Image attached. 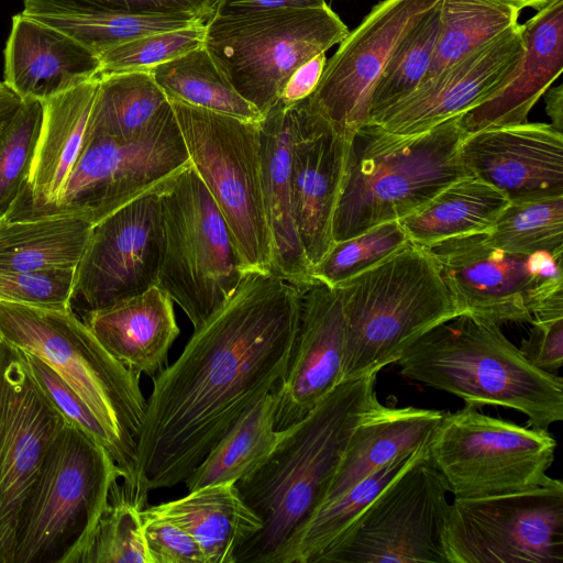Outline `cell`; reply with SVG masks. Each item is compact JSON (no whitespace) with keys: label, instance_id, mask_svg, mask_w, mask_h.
Instances as JSON below:
<instances>
[{"label":"cell","instance_id":"obj_18","mask_svg":"<svg viewBox=\"0 0 563 563\" xmlns=\"http://www.w3.org/2000/svg\"><path fill=\"white\" fill-rule=\"evenodd\" d=\"M441 0H382L349 31L325 62L307 97L309 107L339 133L350 136L368 122L369 101L394 51Z\"/></svg>","mask_w":563,"mask_h":563},{"label":"cell","instance_id":"obj_14","mask_svg":"<svg viewBox=\"0 0 563 563\" xmlns=\"http://www.w3.org/2000/svg\"><path fill=\"white\" fill-rule=\"evenodd\" d=\"M189 164L168 101L148 130L135 140L87 136L57 203L19 219L77 216L96 224Z\"/></svg>","mask_w":563,"mask_h":563},{"label":"cell","instance_id":"obj_12","mask_svg":"<svg viewBox=\"0 0 563 563\" xmlns=\"http://www.w3.org/2000/svg\"><path fill=\"white\" fill-rule=\"evenodd\" d=\"M548 432L482 413L465 404L444 412L428 443L429 457L454 498H476L540 486L555 456Z\"/></svg>","mask_w":563,"mask_h":563},{"label":"cell","instance_id":"obj_50","mask_svg":"<svg viewBox=\"0 0 563 563\" xmlns=\"http://www.w3.org/2000/svg\"><path fill=\"white\" fill-rule=\"evenodd\" d=\"M325 0H218L213 15L241 14L275 9L322 7Z\"/></svg>","mask_w":563,"mask_h":563},{"label":"cell","instance_id":"obj_5","mask_svg":"<svg viewBox=\"0 0 563 563\" xmlns=\"http://www.w3.org/2000/svg\"><path fill=\"white\" fill-rule=\"evenodd\" d=\"M0 336L46 363L103 429L122 482L136 486V446L146 400L139 374L115 360L70 309L0 301Z\"/></svg>","mask_w":563,"mask_h":563},{"label":"cell","instance_id":"obj_16","mask_svg":"<svg viewBox=\"0 0 563 563\" xmlns=\"http://www.w3.org/2000/svg\"><path fill=\"white\" fill-rule=\"evenodd\" d=\"M2 339V338H1ZM67 423L34 382L21 353L0 349V563H13L24 503L45 455Z\"/></svg>","mask_w":563,"mask_h":563},{"label":"cell","instance_id":"obj_34","mask_svg":"<svg viewBox=\"0 0 563 563\" xmlns=\"http://www.w3.org/2000/svg\"><path fill=\"white\" fill-rule=\"evenodd\" d=\"M428 443L375 472L334 500L318 507L286 543L275 563H318L320 556L384 487L427 451Z\"/></svg>","mask_w":563,"mask_h":563},{"label":"cell","instance_id":"obj_40","mask_svg":"<svg viewBox=\"0 0 563 563\" xmlns=\"http://www.w3.org/2000/svg\"><path fill=\"white\" fill-rule=\"evenodd\" d=\"M441 26V1L401 40L378 79L368 120L411 93L426 78Z\"/></svg>","mask_w":563,"mask_h":563},{"label":"cell","instance_id":"obj_47","mask_svg":"<svg viewBox=\"0 0 563 563\" xmlns=\"http://www.w3.org/2000/svg\"><path fill=\"white\" fill-rule=\"evenodd\" d=\"M75 3L120 13L186 15L207 22L218 0H68Z\"/></svg>","mask_w":563,"mask_h":563},{"label":"cell","instance_id":"obj_41","mask_svg":"<svg viewBox=\"0 0 563 563\" xmlns=\"http://www.w3.org/2000/svg\"><path fill=\"white\" fill-rule=\"evenodd\" d=\"M409 243L399 221L376 225L353 238L334 242L324 256L312 265L311 276L314 282L335 288Z\"/></svg>","mask_w":563,"mask_h":563},{"label":"cell","instance_id":"obj_22","mask_svg":"<svg viewBox=\"0 0 563 563\" xmlns=\"http://www.w3.org/2000/svg\"><path fill=\"white\" fill-rule=\"evenodd\" d=\"M460 155L470 173L509 202L563 196V133L525 122L466 134Z\"/></svg>","mask_w":563,"mask_h":563},{"label":"cell","instance_id":"obj_39","mask_svg":"<svg viewBox=\"0 0 563 563\" xmlns=\"http://www.w3.org/2000/svg\"><path fill=\"white\" fill-rule=\"evenodd\" d=\"M485 236L511 253L563 254V196L509 202Z\"/></svg>","mask_w":563,"mask_h":563},{"label":"cell","instance_id":"obj_43","mask_svg":"<svg viewBox=\"0 0 563 563\" xmlns=\"http://www.w3.org/2000/svg\"><path fill=\"white\" fill-rule=\"evenodd\" d=\"M205 23L147 34L117 45L99 55L100 74L150 71L202 45Z\"/></svg>","mask_w":563,"mask_h":563},{"label":"cell","instance_id":"obj_51","mask_svg":"<svg viewBox=\"0 0 563 563\" xmlns=\"http://www.w3.org/2000/svg\"><path fill=\"white\" fill-rule=\"evenodd\" d=\"M544 95L545 113L551 125L559 132L563 129V85L549 87Z\"/></svg>","mask_w":563,"mask_h":563},{"label":"cell","instance_id":"obj_21","mask_svg":"<svg viewBox=\"0 0 563 563\" xmlns=\"http://www.w3.org/2000/svg\"><path fill=\"white\" fill-rule=\"evenodd\" d=\"M345 322L336 289L313 283L301 289L294 350L276 396V430L303 419L342 382Z\"/></svg>","mask_w":563,"mask_h":563},{"label":"cell","instance_id":"obj_8","mask_svg":"<svg viewBox=\"0 0 563 563\" xmlns=\"http://www.w3.org/2000/svg\"><path fill=\"white\" fill-rule=\"evenodd\" d=\"M347 33L345 23L325 3L212 15L205 23L202 45L233 88L264 115L300 66Z\"/></svg>","mask_w":563,"mask_h":563},{"label":"cell","instance_id":"obj_29","mask_svg":"<svg viewBox=\"0 0 563 563\" xmlns=\"http://www.w3.org/2000/svg\"><path fill=\"white\" fill-rule=\"evenodd\" d=\"M157 506L191 534L206 563H235L240 549L263 526L234 483L208 485Z\"/></svg>","mask_w":563,"mask_h":563},{"label":"cell","instance_id":"obj_26","mask_svg":"<svg viewBox=\"0 0 563 563\" xmlns=\"http://www.w3.org/2000/svg\"><path fill=\"white\" fill-rule=\"evenodd\" d=\"M522 25L525 53L518 73L497 95L463 113L466 134L520 124L563 69V0L540 9Z\"/></svg>","mask_w":563,"mask_h":563},{"label":"cell","instance_id":"obj_24","mask_svg":"<svg viewBox=\"0 0 563 563\" xmlns=\"http://www.w3.org/2000/svg\"><path fill=\"white\" fill-rule=\"evenodd\" d=\"M99 77L42 102L41 131L29 181L7 219L57 203L87 139Z\"/></svg>","mask_w":563,"mask_h":563},{"label":"cell","instance_id":"obj_31","mask_svg":"<svg viewBox=\"0 0 563 563\" xmlns=\"http://www.w3.org/2000/svg\"><path fill=\"white\" fill-rule=\"evenodd\" d=\"M93 224L77 216L0 222V272L76 269Z\"/></svg>","mask_w":563,"mask_h":563},{"label":"cell","instance_id":"obj_3","mask_svg":"<svg viewBox=\"0 0 563 563\" xmlns=\"http://www.w3.org/2000/svg\"><path fill=\"white\" fill-rule=\"evenodd\" d=\"M396 363L405 378L476 408L515 409L532 428L563 420V379L531 365L490 320L460 313L424 332Z\"/></svg>","mask_w":563,"mask_h":563},{"label":"cell","instance_id":"obj_25","mask_svg":"<svg viewBox=\"0 0 563 563\" xmlns=\"http://www.w3.org/2000/svg\"><path fill=\"white\" fill-rule=\"evenodd\" d=\"M78 317L115 360L151 378L168 366L169 349L179 335L173 300L157 285Z\"/></svg>","mask_w":563,"mask_h":563},{"label":"cell","instance_id":"obj_35","mask_svg":"<svg viewBox=\"0 0 563 563\" xmlns=\"http://www.w3.org/2000/svg\"><path fill=\"white\" fill-rule=\"evenodd\" d=\"M168 101L148 71L99 75L87 136L135 140Z\"/></svg>","mask_w":563,"mask_h":563},{"label":"cell","instance_id":"obj_45","mask_svg":"<svg viewBox=\"0 0 563 563\" xmlns=\"http://www.w3.org/2000/svg\"><path fill=\"white\" fill-rule=\"evenodd\" d=\"M19 351L30 375L65 420L79 428L108 452L107 435L81 399L41 358L31 353Z\"/></svg>","mask_w":563,"mask_h":563},{"label":"cell","instance_id":"obj_19","mask_svg":"<svg viewBox=\"0 0 563 563\" xmlns=\"http://www.w3.org/2000/svg\"><path fill=\"white\" fill-rule=\"evenodd\" d=\"M523 53L522 25L517 23L439 75L423 80L368 122L395 134L423 133L501 91L518 73Z\"/></svg>","mask_w":563,"mask_h":563},{"label":"cell","instance_id":"obj_48","mask_svg":"<svg viewBox=\"0 0 563 563\" xmlns=\"http://www.w3.org/2000/svg\"><path fill=\"white\" fill-rule=\"evenodd\" d=\"M534 367L553 373L563 364V317L531 323L528 338L518 347Z\"/></svg>","mask_w":563,"mask_h":563},{"label":"cell","instance_id":"obj_49","mask_svg":"<svg viewBox=\"0 0 563 563\" xmlns=\"http://www.w3.org/2000/svg\"><path fill=\"white\" fill-rule=\"evenodd\" d=\"M325 62V53H321L300 66L289 78L279 100L292 104L309 97L318 85Z\"/></svg>","mask_w":563,"mask_h":563},{"label":"cell","instance_id":"obj_15","mask_svg":"<svg viewBox=\"0 0 563 563\" xmlns=\"http://www.w3.org/2000/svg\"><path fill=\"white\" fill-rule=\"evenodd\" d=\"M448 563H561L563 483L454 498L443 533Z\"/></svg>","mask_w":563,"mask_h":563},{"label":"cell","instance_id":"obj_54","mask_svg":"<svg viewBox=\"0 0 563 563\" xmlns=\"http://www.w3.org/2000/svg\"><path fill=\"white\" fill-rule=\"evenodd\" d=\"M1 344H2V339H1V336H0V349H1Z\"/></svg>","mask_w":563,"mask_h":563},{"label":"cell","instance_id":"obj_37","mask_svg":"<svg viewBox=\"0 0 563 563\" xmlns=\"http://www.w3.org/2000/svg\"><path fill=\"white\" fill-rule=\"evenodd\" d=\"M519 14V9L498 0H441L440 32L423 80L517 24Z\"/></svg>","mask_w":563,"mask_h":563},{"label":"cell","instance_id":"obj_4","mask_svg":"<svg viewBox=\"0 0 563 563\" xmlns=\"http://www.w3.org/2000/svg\"><path fill=\"white\" fill-rule=\"evenodd\" d=\"M461 115L413 135L395 134L373 122L355 130L347 141L333 241L398 221L452 183L472 176L460 155L466 135Z\"/></svg>","mask_w":563,"mask_h":563},{"label":"cell","instance_id":"obj_23","mask_svg":"<svg viewBox=\"0 0 563 563\" xmlns=\"http://www.w3.org/2000/svg\"><path fill=\"white\" fill-rule=\"evenodd\" d=\"M3 60V82L22 101L43 102L100 74L97 54L21 12L12 18Z\"/></svg>","mask_w":563,"mask_h":563},{"label":"cell","instance_id":"obj_28","mask_svg":"<svg viewBox=\"0 0 563 563\" xmlns=\"http://www.w3.org/2000/svg\"><path fill=\"white\" fill-rule=\"evenodd\" d=\"M445 411L386 407L380 401L355 427L320 503L328 504L397 459L426 445Z\"/></svg>","mask_w":563,"mask_h":563},{"label":"cell","instance_id":"obj_36","mask_svg":"<svg viewBox=\"0 0 563 563\" xmlns=\"http://www.w3.org/2000/svg\"><path fill=\"white\" fill-rule=\"evenodd\" d=\"M169 101H179L249 122L261 112L222 75L203 45L148 71Z\"/></svg>","mask_w":563,"mask_h":563},{"label":"cell","instance_id":"obj_11","mask_svg":"<svg viewBox=\"0 0 563 563\" xmlns=\"http://www.w3.org/2000/svg\"><path fill=\"white\" fill-rule=\"evenodd\" d=\"M434 261L462 313L498 325L563 317V254L511 253L485 232L421 246Z\"/></svg>","mask_w":563,"mask_h":563},{"label":"cell","instance_id":"obj_1","mask_svg":"<svg viewBox=\"0 0 563 563\" xmlns=\"http://www.w3.org/2000/svg\"><path fill=\"white\" fill-rule=\"evenodd\" d=\"M301 289L249 271L233 295L153 378L136 446L142 490L184 482L231 427L284 377Z\"/></svg>","mask_w":563,"mask_h":563},{"label":"cell","instance_id":"obj_17","mask_svg":"<svg viewBox=\"0 0 563 563\" xmlns=\"http://www.w3.org/2000/svg\"><path fill=\"white\" fill-rule=\"evenodd\" d=\"M164 245L157 186L93 224L70 309H100L157 285Z\"/></svg>","mask_w":563,"mask_h":563},{"label":"cell","instance_id":"obj_33","mask_svg":"<svg viewBox=\"0 0 563 563\" xmlns=\"http://www.w3.org/2000/svg\"><path fill=\"white\" fill-rule=\"evenodd\" d=\"M276 396L257 400L218 441L184 481L188 492L212 484L236 483L258 467L283 435L275 427Z\"/></svg>","mask_w":563,"mask_h":563},{"label":"cell","instance_id":"obj_20","mask_svg":"<svg viewBox=\"0 0 563 563\" xmlns=\"http://www.w3.org/2000/svg\"><path fill=\"white\" fill-rule=\"evenodd\" d=\"M290 108V185L299 239L312 267L333 245L332 225L349 136L339 133L308 104Z\"/></svg>","mask_w":563,"mask_h":563},{"label":"cell","instance_id":"obj_32","mask_svg":"<svg viewBox=\"0 0 563 563\" xmlns=\"http://www.w3.org/2000/svg\"><path fill=\"white\" fill-rule=\"evenodd\" d=\"M509 200L497 188L467 176L452 183L427 205L398 220L409 241L418 246L488 231Z\"/></svg>","mask_w":563,"mask_h":563},{"label":"cell","instance_id":"obj_55","mask_svg":"<svg viewBox=\"0 0 563 563\" xmlns=\"http://www.w3.org/2000/svg\"><path fill=\"white\" fill-rule=\"evenodd\" d=\"M3 218H4V217L0 218V222H1V220H2Z\"/></svg>","mask_w":563,"mask_h":563},{"label":"cell","instance_id":"obj_44","mask_svg":"<svg viewBox=\"0 0 563 563\" xmlns=\"http://www.w3.org/2000/svg\"><path fill=\"white\" fill-rule=\"evenodd\" d=\"M75 272L76 269L0 272V301L68 309Z\"/></svg>","mask_w":563,"mask_h":563},{"label":"cell","instance_id":"obj_9","mask_svg":"<svg viewBox=\"0 0 563 563\" xmlns=\"http://www.w3.org/2000/svg\"><path fill=\"white\" fill-rule=\"evenodd\" d=\"M164 245L157 286L200 328L246 273L228 224L191 163L157 186Z\"/></svg>","mask_w":563,"mask_h":563},{"label":"cell","instance_id":"obj_53","mask_svg":"<svg viewBox=\"0 0 563 563\" xmlns=\"http://www.w3.org/2000/svg\"><path fill=\"white\" fill-rule=\"evenodd\" d=\"M498 1H501V2H505L512 7H516L520 11L525 8H532V9H536L539 11L540 9L547 7L548 4H550L551 2H553L555 0H498Z\"/></svg>","mask_w":563,"mask_h":563},{"label":"cell","instance_id":"obj_2","mask_svg":"<svg viewBox=\"0 0 563 563\" xmlns=\"http://www.w3.org/2000/svg\"><path fill=\"white\" fill-rule=\"evenodd\" d=\"M376 376L341 382L303 419L283 430L267 459L235 483L263 525L235 563H275L314 512L355 427L379 402Z\"/></svg>","mask_w":563,"mask_h":563},{"label":"cell","instance_id":"obj_13","mask_svg":"<svg viewBox=\"0 0 563 563\" xmlns=\"http://www.w3.org/2000/svg\"><path fill=\"white\" fill-rule=\"evenodd\" d=\"M448 493L427 449L384 487L318 563H448Z\"/></svg>","mask_w":563,"mask_h":563},{"label":"cell","instance_id":"obj_7","mask_svg":"<svg viewBox=\"0 0 563 563\" xmlns=\"http://www.w3.org/2000/svg\"><path fill=\"white\" fill-rule=\"evenodd\" d=\"M122 477L109 453L67 422L24 503L13 563H79Z\"/></svg>","mask_w":563,"mask_h":563},{"label":"cell","instance_id":"obj_27","mask_svg":"<svg viewBox=\"0 0 563 563\" xmlns=\"http://www.w3.org/2000/svg\"><path fill=\"white\" fill-rule=\"evenodd\" d=\"M262 191L273 250L272 273L305 288L317 283L296 227L291 185L290 108L278 100L258 122Z\"/></svg>","mask_w":563,"mask_h":563},{"label":"cell","instance_id":"obj_30","mask_svg":"<svg viewBox=\"0 0 563 563\" xmlns=\"http://www.w3.org/2000/svg\"><path fill=\"white\" fill-rule=\"evenodd\" d=\"M21 13L67 34L98 56L147 34L202 22L186 15L111 12L68 0H23Z\"/></svg>","mask_w":563,"mask_h":563},{"label":"cell","instance_id":"obj_42","mask_svg":"<svg viewBox=\"0 0 563 563\" xmlns=\"http://www.w3.org/2000/svg\"><path fill=\"white\" fill-rule=\"evenodd\" d=\"M42 118L41 101H22L0 131V218L10 212L27 185Z\"/></svg>","mask_w":563,"mask_h":563},{"label":"cell","instance_id":"obj_52","mask_svg":"<svg viewBox=\"0 0 563 563\" xmlns=\"http://www.w3.org/2000/svg\"><path fill=\"white\" fill-rule=\"evenodd\" d=\"M22 100L0 80V131L13 118Z\"/></svg>","mask_w":563,"mask_h":563},{"label":"cell","instance_id":"obj_10","mask_svg":"<svg viewBox=\"0 0 563 563\" xmlns=\"http://www.w3.org/2000/svg\"><path fill=\"white\" fill-rule=\"evenodd\" d=\"M169 102L190 163L221 211L245 272H272L258 122Z\"/></svg>","mask_w":563,"mask_h":563},{"label":"cell","instance_id":"obj_46","mask_svg":"<svg viewBox=\"0 0 563 563\" xmlns=\"http://www.w3.org/2000/svg\"><path fill=\"white\" fill-rule=\"evenodd\" d=\"M146 547L153 563H206L191 534L158 506L141 511Z\"/></svg>","mask_w":563,"mask_h":563},{"label":"cell","instance_id":"obj_38","mask_svg":"<svg viewBox=\"0 0 563 563\" xmlns=\"http://www.w3.org/2000/svg\"><path fill=\"white\" fill-rule=\"evenodd\" d=\"M147 495L137 486L114 482L79 563H153L141 515Z\"/></svg>","mask_w":563,"mask_h":563},{"label":"cell","instance_id":"obj_6","mask_svg":"<svg viewBox=\"0 0 563 563\" xmlns=\"http://www.w3.org/2000/svg\"><path fill=\"white\" fill-rule=\"evenodd\" d=\"M334 289L345 322L342 382L396 363L424 332L462 313L432 257L411 242Z\"/></svg>","mask_w":563,"mask_h":563}]
</instances>
